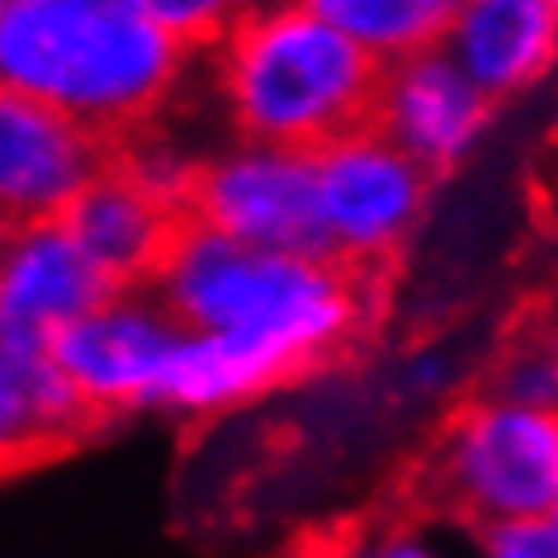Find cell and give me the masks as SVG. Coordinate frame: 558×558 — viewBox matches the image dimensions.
<instances>
[{
	"label": "cell",
	"instance_id": "6da1fadb",
	"mask_svg": "<svg viewBox=\"0 0 558 558\" xmlns=\"http://www.w3.org/2000/svg\"><path fill=\"white\" fill-rule=\"evenodd\" d=\"M398 270L289 256L194 232L151 299L190 337H218L270 360L284 384L355 360L384 323Z\"/></svg>",
	"mask_w": 558,
	"mask_h": 558
},
{
	"label": "cell",
	"instance_id": "7a4b0ae2",
	"mask_svg": "<svg viewBox=\"0 0 558 558\" xmlns=\"http://www.w3.org/2000/svg\"><path fill=\"white\" fill-rule=\"evenodd\" d=\"M388 72V58L294 0L256 5L214 48L232 133L256 151L308 161L379 129Z\"/></svg>",
	"mask_w": 558,
	"mask_h": 558
},
{
	"label": "cell",
	"instance_id": "3957f363",
	"mask_svg": "<svg viewBox=\"0 0 558 558\" xmlns=\"http://www.w3.org/2000/svg\"><path fill=\"white\" fill-rule=\"evenodd\" d=\"M190 48L123 0H5L0 66L24 90L105 137L157 133Z\"/></svg>",
	"mask_w": 558,
	"mask_h": 558
},
{
	"label": "cell",
	"instance_id": "277c9868",
	"mask_svg": "<svg viewBox=\"0 0 558 558\" xmlns=\"http://www.w3.org/2000/svg\"><path fill=\"white\" fill-rule=\"evenodd\" d=\"M402 521L440 515L478 539L558 511V412L464 398L445 412L436 440L408 464L388 493Z\"/></svg>",
	"mask_w": 558,
	"mask_h": 558
},
{
	"label": "cell",
	"instance_id": "5b68a950",
	"mask_svg": "<svg viewBox=\"0 0 558 558\" xmlns=\"http://www.w3.org/2000/svg\"><path fill=\"white\" fill-rule=\"evenodd\" d=\"M185 204L204 232L232 236L242 246L341 260L323 208L317 161L308 157L256 147L232 157H199L185 171Z\"/></svg>",
	"mask_w": 558,
	"mask_h": 558
},
{
	"label": "cell",
	"instance_id": "8992f818",
	"mask_svg": "<svg viewBox=\"0 0 558 558\" xmlns=\"http://www.w3.org/2000/svg\"><path fill=\"white\" fill-rule=\"evenodd\" d=\"M317 180L341 260L398 270L402 236L412 232L436 175L412 161L384 129H374L317 157Z\"/></svg>",
	"mask_w": 558,
	"mask_h": 558
},
{
	"label": "cell",
	"instance_id": "52a82bcc",
	"mask_svg": "<svg viewBox=\"0 0 558 558\" xmlns=\"http://www.w3.org/2000/svg\"><path fill=\"white\" fill-rule=\"evenodd\" d=\"M0 208L5 236H20L44 222H58L62 208L100 175L114 137L86 129L24 90L0 100Z\"/></svg>",
	"mask_w": 558,
	"mask_h": 558
},
{
	"label": "cell",
	"instance_id": "ba28073f",
	"mask_svg": "<svg viewBox=\"0 0 558 558\" xmlns=\"http://www.w3.org/2000/svg\"><path fill=\"white\" fill-rule=\"evenodd\" d=\"M185 341L190 331L157 299L129 294L62 327L52 337V360L72 374V384L95 408L119 422L143 402H157V388Z\"/></svg>",
	"mask_w": 558,
	"mask_h": 558
},
{
	"label": "cell",
	"instance_id": "9c48e42d",
	"mask_svg": "<svg viewBox=\"0 0 558 558\" xmlns=\"http://www.w3.org/2000/svg\"><path fill=\"white\" fill-rule=\"evenodd\" d=\"M109 422L114 416L95 408L52 360V337L5 327V478L58 464L105 436Z\"/></svg>",
	"mask_w": 558,
	"mask_h": 558
},
{
	"label": "cell",
	"instance_id": "30bf717a",
	"mask_svg": "<svg viewBox=\"0 0 558 558\" xmlns=\"http://www.w3.org/2000/svg\"><path fill=\"white\" fill-rule=\"evenodd\" d=\"M493 105H497L493 95L473 86L469 72L440 44L430 52L393 62L379 129L440 180L469 151L473 137L483 133Z\"/></svg>",
	"mask_w": 558,
	"mask_h": 558
},
{
	"label": "cell",
	"instance_id": "8fae6325",
	"mask_svg": "<svg viewBox=\"0 0 558 558\" xmlns=\"http://www.w3.org/2000/svg\"><path fill=\"white\" fill-rule=\"evenodd\" d=\"M129 299L109 284L81 242L62 222H44L20 236H5V327L58 337L95 308Z\"/></svg>",
	"mask_w": 558,
	"mask_h": 558
},
{
	"label": "cell",
	"instance_id": "7c38bea8",
	"mask_svg": "<svg viewBox=\"0 0 558 558\" xmlns=\"http://www.w3.org/2000/svg\"><path fill=\"white\" fill-rule=\"evenodd\" d=\"M445 52L501 105L554 66L558 0H464L445 34Z\"/></svg>",
	"mask_w": 558,
	"mask_h": 558
},
{
	"label": "cell",
	"instance_id": "4fadbf2b",
	"mask_svg": "<svg viewBox=\"0 0 558 558\" xmlns=\"http://www.w3.org/2000/svg\"><path fill=\"white\" fill-rule=\"evenodd\" d=\"M294 5L323 15L379 58L402 62L440 48L464 0H294Z\"/></svg>",
	"mask_w": 558,
	"mask_h": 558
},
{
	"label": "cell",
	"instance_id": "5bb4252c",
	"mask_svg": "<svg viewBox=\"0 0 558 558\" xmlns=\"http://www.w3.org/2000/svg\"><path fill=\"white\" fill-rule=\"evenodd\" d=\"M190 52H214L260 0H123Z\"/></svg>",
	"mask_w": 558,
	"mask_h": 558
},
{
	"label": "cell",
	"instance_id": "9a60e30c",
	"mask_svg": "<svg viewBox=\"0 0 558 558\" xmlns=\"http://www.w3.org/2000/svg\"><path fill=\"white\" fill-rule=\"evenodd\" d=\"M493 558H558V525L554 521H521L493 530L483 539Z\"/></svg>",
	"mask_w": 558,
	"mask_h": 558
},
{
	"label": "cell",
	"instance_id": "2e32d148",
	"mask_svg": "<svg viewBox=\"0 0 558 558\" xmlns=\"http://www.w3.org/2000/svg\"><path fill=\"white\" fill-rule=\"evenodd\" d=\"M355 558H426V554L412 549V544H402V539H369Z\"/></svg>",
	"mask_w": 558,
	"mask_h": 558
},
{
	"label": "cell",
	"instance_id": "e0dca14e",
	"mask_svg": "<svg viewBox=\"0 0 558 558\" xmlns=\"http://www.w3.org/2000/svg\"><path fill=\"white\" fill-rule=\"evenodd\" d=\"M554 525H558V511H554Z\"/></svg>",
	"mask_w": 558,
	"mask_h": 558
}]
</instances>
